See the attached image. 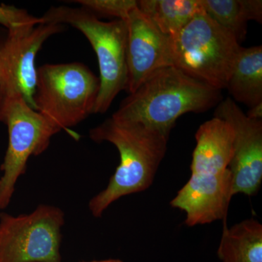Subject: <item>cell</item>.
<instances>
[{"instance_id": "cell-11", "label": "cell", "mask_w": 262, "mask_h": 262, "mask_svg": "<svg viewBox=\"0 0 262 262\" xmlns=\"http://www.w3.org/2000/svg\"><path fill=\"white\" fill-rule=\"evenodd\" d=\"M234 195L230 170L221 175H192L170 202L173 208L185 212L188 227L227 220Z\"/></svg>"}, {"instance_id": "cell-4", "label": "cell", "mask_w": 262, "mask_h": 262, "mask_svg": "<svg viewBox=\"0 0 262 262\" xmlns=\"http://www.w3.org/2000/svg\"><path fill=\"white\" fill-rule=\"evenodd\" d=\"M174 67L215 89H226L241 47L204 10L170 37Z\"/></svg>"}, {"instance_id": "cell-10", "label": "cell", "mask_w": 262, "mask_h": 262, "mask_svg": "<svg viewBox=\"0 0 262 262\" xmlns=\"http://www.w3.org/2000/svg\"><path fill=\"white\" fill-rule=\"evenodd\" d=\"M127 24V91L132 94L157 71L173 66L170 38L165 35L138 6Z\"/></svg>"}, {"instance_id": "cell-15", "label": "cell", "mask_w": 262, "mask_h": 262, "mask_svg": "<svg viewBox=\"0 0 262 262\" xmlns=\"http://www.w3.org/2000/svg\"><path fill=\"white\" fill-rule=\"evenodd\" d=\"M200 1L205 13L230 33L237 42H243L246 39L248 20L241 0Z\"/></svg>"}, {"instance_id": "cell-1", "label": "cell", "mask_w": 262, "mask_h": 262, "mask_svg": "<svg viewBox=\"0 0 262 262\" xmlns=\"http://www.w3.org/2000/svg\"><path fill=\"white\" fill-rule=\"evenodd\" d=\"M222 101V91L170 66L146 79L122 101L112 117L141 124L169 136L183 115L204 113Z\"/></svg>"}, {"instance_id": "cell-16", "label": "cell", "mask_w": 262, "mask_h": 262, "mask_svg": "<svg viewBox=\"0 0 262 262\" xmlns=\"http://www.w3.org/2000/svg\"><path fill=\"white\" fill-rule=\"evenodd\" d=\"M81 8L94 14L115 17L125 20L131 10L137 7L135 0H78Z\"/></svg>"}, {"instance_id": "cell-17", "label": "cell", "mask_w": 262, "mask_h": 262, "mask_svg": "<svg viewBox=\"0 0 262 262\" xmlns=\"http://www.w3.org/2000/svg\"><path fill=\"white\" fill-rule=\"evenodd\" d=\"M41 18L33 16L27 10L9 5H0V25L5 29L16 28L27 24L40 23Z\"/></svg>"}, {"instance_id": "cell-6", "label": "cell", "mask_w": 262, "mask_h": 262, "mask_svg": "<svg viewBox=\"0 0 262 262\" xmlns=\"http://www.w3.org/2000/svg\"><path fill=\"white\" fill-rule=\"evenodd\" d=\"M0 121L8 129L9 142L1 170L0 209L9 204L17 180L25 173L32 155L37 156L49 146L52 136L59 132L19 93L0 96Z\"/></svg>"}, {"instance_id": "cell-8", "label": "cell", "mask_w": 262, "mask_h": 262, "mask_svg": "<svg viewBox=\"0 0 262 262\" xmlns=\"http://www.w3.org/2000/svg\"><path fill=\"white\" fill-rule=\"evenodd\" d=\"M63 25L51 22L0 29V96L19 93L34 110L37 53Z\"/></svg>"}, {"instance_id": "cell-13", "label": "cell", "mask_w": 262, "mask_h": 262, "mask_svg": "<svg viewBox=\"0 0 262 262\" xmlns=\"http://www.w3.org/2000/svg\"><path fill=\"white\" fill-rule=\"evenodd\" d=\"M223 232L218 248L222 262H262V225L246 220L228 228L223 221Z\"/></svg>"}, {"instance_id": "cell-9", "label": "cell", "mask_w": 262, "mask_h": 262, "mask_svg": "<svg viewBox=\"0 0 262 262\" xmlns=\"http://www.w3.org/2000/svg\"><path fill=\"white\" fill-rule=\"evenodd\" d=\"M214 117L225 120L233 128V153L229 169L234 194L254 195L262 182V120L248 118L229 97L217 105Z\"/></svg>"}, {"instance_id": "cell-12", "label": "cell", "mask_w": 262, "mask_h": 262, "mask_svg": "<svg viewBox=\"0 0 262 262\" xmlns=\"http://www.w3.org/2000/svg\"><path fill=\"white\" fill-rule=\"evenodd\" d=\"M226 89L250 108L262 102V46L241 48Z\"/></svg>"}, {"instance_id": "cell-14", "label": "cell", "mask_w": 262, "mask_h": 262, "mask_svg": "<svg viewBox=\"0 0 262 262\" xmlns=\"http://www.w3.org/2000/svg\"><path fill=\"white\" fill-rule=\"evenodd\" d=\"M138 8L160 32L172 37L203 11L200 0H140Z\"/></svg>"}, {"instance_id": "cell-19", "label": "cell", "mask_w": 262, "mask_h": 262, "mask_svg": "<svg viewBox=\"0 0 262 262\" xmlns=\"http://www.w3.org/2000/svg\"><path fill=\"white\" fill-rule=\"evenodd\" d=\"M246 115L248 118L252 120H262V102L250 108Z\"/></svg>"}, {"instance_id": "cell-3", "label": "cell", "mask_w": 262, "mask_h": 262, "mask_svg": "<svg viewBox=\"0 0 262 262\" xmlns=\"http://www.w3.org/2000/svg\"><path fill=\"white\" fill-rule=\"evenodd\" d=\"M43 21L69 24L85 36L97 56L100 89L94 114H103L122 91H127V29L125 20L101 21L96 15L84 9L60 6L48 10Z\"/></svg>"}, {"instance_id": "cell-18", "label": "cell", "mask_w": 262, "mask_h": 262, "mask_svg": "<svg viewBox=\"0 0 262 262\" xmlns=\"http://www.w3.org/2000/svg\"><path fill=\"white\" fill-rule=\"evenodd\" d=\"M248 20L262 22V1L261 0H241Z\"/></svg>"}, {"instance_id": "cell-7", "label": "cell", "mask_w": 262, "mask_h": 262, "mask_svg": "<svg viewBox=\"0 0 262 262\" xmlns=\"http://www.w3.org/2000/svg\"><path fill=\"white\" fill-rule=\"evenodd\" d=\"M64 213L40 205L29 214H0V262H61Z\"/></svg>"}, {"instance_id": "cell-20", "label": "cell", "mask_w": 262, "mask_h": 262, "mask_svg": "<svg viewBox=\"0 0 262 262\" xmlns=\"http://www.w3.org/2000/svg\"><path fill=\"white\" fill-rule=\"evenodd\" d=\"M88 262H123L120 259H106L102 260V261H88Z\"/></svg>"}, {"instance_id": "cell-5", "label": "cell", "mask_w": 262, "mask_h": 262, "mask_svg": "<svg viewBox=\"0 0 262 262\" xmlns=\"http://www.w3.org/2000/svg\"><path fill=\"white\" fill-rule=\"evenodd\" d=\"M99 89V78L83 63H47L37 68L34 110L59 132L69 130L94 114Z\"/></svg>"}, {"instance_id": "cell-2", "label": "cell", "mask_w": 262, "mask_h": 262, "mask_svg": "<svg viewBox=\"0 0 262 262\" xmlns=\"http://www.w3.org/2000/svg\"><path fill=\"white\" fill-rule=\"evenodd\" d=\"M90 138L96 142L114 144L120 157L107 187L89 202L90 211L100 217L122 196L144 192L152 184L166 154L169 136L141 124L112 117L91 129Z\"/></svg>"}]
</instances>
